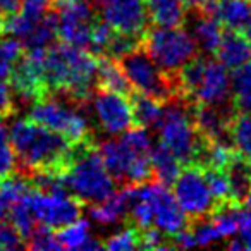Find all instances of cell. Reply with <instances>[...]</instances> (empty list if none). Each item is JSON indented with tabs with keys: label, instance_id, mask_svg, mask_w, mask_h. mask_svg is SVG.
Here are the masks:
<instances>
[{
	"label": "cell",
	"instance_id": "1",
	"mask_svg": "<svg viewBox=\"0 0 251 251\" xmlns=\"http://www.w3.org/2000/svg\"><path fill=\"white\" fill-rule=\"evenodd\" d=\"M9 143L16 155V174H60L69 165L76 143L31 119H19L9 127Z\"/></svg>",
	"mask_w": 251,
	"mask_h": 251
},
{
	"label": "cell",
	"instance_id": "2",
	"mask_svg": "<svg viewBox=\"0 0 251 251\" xmlns=\"http://www.w3.org/2000/svg\"><path fill=\"white\" fill-rule=\"evenodd\" d=\"M43 77L49 93H62L84 103L97 90V55L55 40L43 50Z\"/></svg>",
	"mask_w": 251,
	"mask_h": 251
},
{
	"label": "cell",
	"instance_id": "3",
	"mask_svg": "<svg viewBox=\"0 0 251 251\" xmlns=\"http://www.w3.org/2000/svg\"><path fill=\"white\" fill-rule=\"evenodd\" d=\"M59 177L67 191L83 205L98 203L115 191V181L105 169L95 140L76 143L73 158Z\"/></svg>",
	"mask_w": 251,
	"mask_h": 251
},
{
	"label": "cell",
	"instance_id": "4",
	"mask_svg": "<svg viewBox=\"0 0 251 251\" xmlns=\"http://www.w3.org/2000/svg\"><path fill=\"white\" fill-rule=\"evenodd\" d=\"M83 105L62 93H49L33 101L28 117L64 134L73 143H83L93 140L88 117L81 110Z\"/></svg>",
	"mask_w": 251,
	"mask_h": 251
},
{
	"label": "cell",
	"instance_id": "5",
	"mask_svg": "<svg viewBox=\"0 0 251 251\" xmlns=\"http://www.w3.org/2000/svg\"><path fill=\"white\" fill-rule=\"evenodd\" d=\"M157 127L160 131V143L182 165L196 164L205 140L196 129L188 105L181 100L167 101Z\"/></svg>",
	"mask_w": 251,
	"mask_h": 251
},
{
	"label": "cell",
	"instance_id": "6",
	"mask_svg": "<svg viewBox=\"0 0 251 251\" xmlns=\"http://www.w3.org/2000/svg\"><path fill=\"white\" fill-rule=\"evenodd\" d=\"M141 47L147 50L158 69L167 76L176 74L198 53L195 40L182 26L177 28L148 26L141 38Z\"/></svg>",
	"mask_w": 251,
	"mask_h": 251
},
{
	"label": "cell",
	"instance_id": "7",
	"mask_svg": "<svg viewBox=\"0 0 251 251\" xmlns=\"http://www.w3.org/2000/svg\"><path fill=\"white\" fill-rule=\"evenodd\" d=\"M117 62L134 91L157 98L162 103L176 100L172 76L162 73L141 45L119 57Z\"/></svg>",
	"mask_w": 251,
	"mask_h": 251
},
{
	"label": "cell",
	"instance_id": "8",
	"mask_svg": "<svg viewBox=\"0 0 251 251\" xmlns=\"http://www.w3.org/2000/svg\"><path fill=\"white\" fill-rule=\"evenodd\" d=\"M172 195L189 222L205 219L215 210V201L210 195L203 171L198 165H182L179 176L172 182Z\"/></svg>",
	"mask_w": 251,
	"mask_h": 251
},
{
	"label": "cell",
	"instance_id": "9",
	"mask_svg": "<svg viewBox=\"0 0 251 251\" xmlns=\"http://www.w3.org/2000/svg\"><path fill=\"white\" fill-rule=\"evenodd\" d=\"M28 203L36 224L52 230L66 227L81 217L83 203L73 195H49V193L33 191L28 196Z\"/></svg>",
	"mask_w": 251,
	"mask_h": 251
},
{
	"label": "cell",
	"instance_id": "10",
	"mask_svg": "<svg viewBox=\"0 0 251 251\" xmlns=\"http://www.w3.org/2000/svg\"><path fill=\"white\" fill-rule=\"evenodd\" d=\"M100 18L112 29L143 38L150 26L145 0H97Z\"/></svg>",
	"mask_w": 251,
	"mask_h": 251
},
{
	"label": "cell",
	"instance_id": "11",
	"mask_svg": "<svg viewBox=\"0 0 251 251\" xmlns=\"http://www.w3.org/2000/svg\"><path fill=\"white\" fill-rule=\"evenodd\" d=\"M143 195L147 196L148 203L151 206L153 213V227L169 236L174 241V236H177L181 230L188 227L189 220L177 205L174 195L169 191L167 186L158 184L155 181L141 184Z\"/></svg>",
	"mask_w": 251,
	"mask_h": 251
},
{
	"label": "cell",
	"instance_id": "12",
	"mask_svg": "<svg viewBox=\"0 0 251 251\" xmlns=\"http://www.w3.org/2000/svg\"><path fill=\"white\" fill-rule=\"evenodd\" d=\"M95 117L107 134H122L134 126V115L127 95L97 88L93 100Z\"/></svg>",
	"mask_w": 251,
	"mask_h": 251
},
{
	"label": "cell",
	"instance_id": "13",
	"mask_svg": "<svg viewBox=\"0 0 251 251\" xmlns=\"http://www.w3.org/2000/svg\"><path fill=\"white\" fill-rule=\"evenodd\" d=\"M227 105L232 103L230 95V76L227 67L212 55H206L205 69L200 77V83L193 93L189 105Z\"/></svg>",
	"mask_w": 251,
	"mask_h": 251
},
{
	"label": "cell",
	"instance_id": "14",
	"mask_svg": "<svg viewBox=\"0 0 251 251\" xmlns=\"http://www.w3.org/2000/svg\"><path fill=\"white\" fill-rule=\"evenodd\" d=\"M229 182L230 201L239 206H246L251 195V158L234 151L224 167Z\"/></svg>",
	"mask_w": 251,
	"mask_h": 251
},
{
	"label": "cell",
	"instance_id": "15",
	"mask_svg": "<svg viewBox=\"0 0 251 251\" xmlns=\"http://www.w3.org/2000/svg\"><path fill=\"white\" fill-rule=\"evenodd\" d=\"M195 18H191V29L189 35L195 40L196 49L200 53L215 57L217 47L222 38L224 26L206 11H191Z\"/></svg>",
	"mask_w": 251,
	"mask_h": 251
},
{
	"label": "cell",
	"instance_id": "16",
	"mask_svg": "<svg viewBox=\"0 0 251 251\" xmlns=\"http://www.w3.org/2000/svg\"><path fill=\"white\" fill-rule=\"evenodd\" d=\"M215 59L222 62L227 69L234 71L236 67L251 60V43L236 29L224 28L222 38L215 52Z\"/></svg>",
	"mask_w": 251,
	"mask_h": 251
},
{
	"label": "cell",
	"instance_id": "17",
	"mask_svg": "<svg viewBox=\"0 0 251 251\" xmlns=\"http://www.w3.org/2000/svg\"><path fill=\"white\" fill-rule=\"evenodd\" d=\"M131 200V186L126 184L122 189H115L112 195L98 203H93L90 210V215L98 224H115L119 220H124L127 217Z\"/></svg>",
	"mask_w": 251,
	"mask_h": 251
},
{
	"label": "cell",
	"instance_id": "18",
	"mask_svg": "<svg viewBox=\"0 0 251 251\" xmlns=\"http://www.w3.org/2000/svg\"><path fill=\"white\" fill-rule=\"evenodd\" d=\"M148 21L158 28L184 26L188 19V7L182 0H145Z\"/></svg>",
	"mask_w": 251,
	"mask_h": 251
},
{
	"label": "cell",
	"instance_id": "19",
	"mask_svg": "<svg viewBox=\"0 0 251 251\" xmlns=\"http://www.w3.org/2000/svg\"><path fill=\"white\" fill-rule=\"evenodd\" d=\"M97 88L117 91V93L127 95V97L133 91L117 59H112V57H97Z\"/></svg>",
	"mask_w": 251,
	"mask_h": 251
},
{
	"label": "cell",
	"instance_id": "20",
	"mask_svg": "<svg viewBox=\"0 0 251 251\" xmlns=\"http://www.w3.org/2000/svg\"><path fill=\"white\" fill-rule=\"evenodd\" d=\"M150 162L151 172H153V181L164 186H172L176 177L182 169V164L158 141L157 145H151L150 148Z\"/></svg>",
	"mask_w": 251,
	"mask_h": 251
},
{
	"label": "cell",
	"instance_id": "21",
	"mask_svg": "<svg viewBox=\"0 0 251 251\" xmlns=\"http://www.w3.org/2000/svg\"><path fill=\"white\" fill-rule=\"evenodd\" d=\"M131 107H133V115H134V124L141 126V127H157L160 124V119L164 115L165 103H162L160 100L153 97H148L140 91H131L129 95Z\"/></svg>",
	"mask_w": 251,
	"mask_h": 251
},
{
	"label": "cell",
	"instance_id": "22",
	"mask_svg": "<svg viewBox=\"0 0 251 251\" xmlns=\"http://www.w3.org/2000/svg\"><path fill=\"white\" fill-rule=\"evenodd\" d=\"M33 191V184L28 177L12 174L0 181V220H7L12 206Z\"/></svg>",
	"mask_w": 251,
	"mask_h": 251
},
{
	"label": "cell",
	"instance_id": "23",
	"mask_svg": "<svg viewBox=\"0 0 251 251\" xmlns=\"http://www.w3.org/2000/svg\"><path fill=\"white\" fill-rule=\"evenodd\" d=\"M230 95H232V103L237 110L251 112V60L232 71Z\"/></svg>",
	"mask_w": 251,
	"mask_h": 251
},
{
	"label": "cell",
	"instance_id": "24",
	"mask_svg": "<svg viewBox=\"0 0 251 251\" xmlns=\"http://www.w3.org/2000/svg\"><path fill=\"white\" fill-rule=\"evenodd\" d=\"M229 136L234 150L251 158V112H234L229 124Z\"/></svg>",
	"mask_w": 251,
	"mask_h": 251
},
{
	"label": "cell",
	"instance_id": "25",
	"mask_svg": "<svg viewBox=\"0 0 251 251\" xmlns=\"http://www.w3.org/2000/svg\"><path fill=\"white\" fill-rule=\"evenodd\" d=\"M55 237L62 250H83L84 243L90 239V224L84 219H76L66 227L57 229Z\"/></svg>",
	"mask_w": 251,
	"mask_h": 251
},
{
	"label": "cell",
	"instance_id": "26",
	"mask_svg": "<svg viewBox=\"0 0 251 251\" xmlns=\"http://www.w3.org/2000/svg\"><path fill=\"white\" fill-rule=\"evenodd\" d=\"M200 169L203 171L206 186L210 189V195H212L213 201H215V208L227 205V203H232L229 195V182H227V176L224 172V169L220 167H200Z\"/></svg>",
	"mask_w": 251,
	"mask_h": 251
},
{
	"label": "cell",
	"instance_id": "27",
	"mask_svg": "<svg viewBox=\"0 0 251 251\" xmlns=\"http://www.w3.org/2000/svg\"><path fill=\"white\" fill-rule=\"evenodd\" d=\"M25 52L21 42L11 35H0V81H7L16 60Z\"/></svg>",
	"mask_w": 251,
	"mask_h": 251
},
{
	"label": "cell",
	"instance_id": "28",
	"mask_svg": "<svg viewBox=\"0 0 251 251\" xmlns=\"http://www.w3.org/2000/svg\"><path fill=\"white\" fill-rule=\"evenodd\" d=\"M141 246V230L134 226H127L122 232L103 241V250L114 251H131Z\"/></svg>",
	"mask_w": 251,
	"mask_h": 251
},
{
	"label": "cell",
	"instance_id": "29",
	"mask_svg": "<svg viewBox=\"0 0 251 251\" xmlns=\"http://www.w3.org/2000/svg\"><path fill=\"white\" fill-rule=\"evenodd\" d=\"M25 250H62L55 237V232L52 229L45 226H36L35 229L31 230L28 237H26V248Z\"/></svg>",
	"mask_w": 251,
	"mask_h": 251
},
{
	"label": "cell",
	"instance_id": "30",
	"mask_svg": "<svg viewBox=\"0 0 251 251\" xmlns=\"http://www.w3.org/2000/svg\"><path fill=\"white\" fill-rule=\"evenodd\" d=\"M26 248L25 237L9 220H0V250H23Z\"/></svg>",
	"mask_w": 251,
	"mask_h": 251
},
{
	"label": "cell",
	"instance_id": "31",
	"mask_svg": "<svg viewBox=\"0 0 251 251\" xmlns=\"http://www.w3.org/2000/svg\"><path fill=\"white\" fill-rule=\"evenodd\" d=\"M16 174V155L11 143H0V181Z\"/></svg>",
	"mask_w": 251,
	"mask_h": 251
},
{
	"label": "cell",
	"instance_id": "32",
	"mask_svg": "<svg viewBox=\"0 0 251 251\" xmlns=\"http://www.w3.org/2000/svg\"><path fill=\"white\" fill-rule=\"evenodd\" d=\"M16 112H18V108H16L11 86H9L7 81H0V121L11 117Z\"/></svg>",
	"mask_w": 251,
	"mask_h": 251
},
{
	"label": "cell",
	"instance_id": "33",
	"mask_svg": "<svg viewBox=\"0 0 251 251\" xmlns=\"http://www.w3.org/2000/svg\"><path fill=\"white\" fill-rule=\"evenodd\" d=\"M21 11L19 0H0V35H4L5 23Z\"/></svg>",
	"mask_w": 251,
	"mask_h": 251
},
{
	"label": "cell",
	"instance_id": "34",
	"mask_svg": "<svg viewBox=\"0 0 251 251\" xmlns=\"http://www.w3.org/2000/svg\"><path fill=\"white\" fill-rule=\"evenodd\" d=\"M237 232H239V239L244 243V248L251 250V210H244L243 212V219H241Z\"/></svg>",
	"mask_w": 251,
	"mask_h": 251
},
{
	"label": "cell",
	"instance_id": "35",
	"mask_svg": "<svg viewBox=\"0 0 251 251\" xmlns=\"http://www.w3.org/2000/svg\"><path fill=\"white\" fill-rule=\"evenodd\" d=\"M182 2L188 7V11H205L210 0H182Z\"/></svg>",
	"mask_w": 251,
	"mask_h": 251
},
{
	"label": "cell",
	"instance_id": "36",
	"mask_svg": "<svg viewBox=\"0 0 251 251\" xmlns=\"http://www.w3.org/2000/svg\"><path fill=\"white\" fill-rule=\"evenodd\" d=\"M237 31H239V33H241V35H243V36H244V38H246V40H248V42H250V43H251V18H250V19H248V21H246V23H244V25H243V26H241V28H239V29H237Z\"/></svg>",
	"mask_w": 251,
	"mask_h": 251
},
{
	"label": "cell",
	"instance_id": "37",
	"mask_svg": "<svg viewBox=\"0 0 251 251\" xmlns=\"http://www.w3.org/2000/svg\"><path fill=\"white\" fill-rule=\"evenodd\" d=\"M5 141H9V131L4 122L0 121V143H5Z\"/></svg>",
	"mask_w": 251,
	"mask_h": 251
},
{
	"label": "cell",
	"instance_id": "38",
	"mask_svg": "<svg viewBox=\"0 0 251 251\" xmlns=\"http://www.w3.org/2000/svg\"><path fill=\"white\" fill-rule=\"evenodd\" d=\"M246 205H251V195H250V198H248V203Z\"/></svg>",
	"mask_w": 251,
	"mask_h": 251
}]
</instances>
